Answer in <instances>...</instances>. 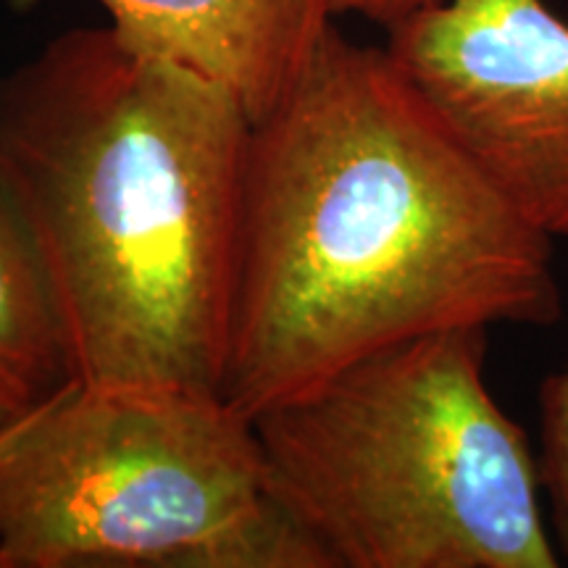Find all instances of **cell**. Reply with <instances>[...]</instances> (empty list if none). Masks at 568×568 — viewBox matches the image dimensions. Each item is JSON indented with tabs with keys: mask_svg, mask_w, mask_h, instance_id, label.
<instances>
[{
	"mask_svg": "<svg viewBox=\"0 0 568 568\" xmlns=\"http://www.w3.org/2000/svg\"><path fill=\"white\" fill-rule=\"evenodd\" d=\"M0 358L38 376L67 382L53 303L24 219L0 176Z\"/></svg>",
	"mask_w": 568,
	"mask_h": 568,
	"instance_id": "obj_7",
	"label": "cell"
},
{
	"mask_svg": "<svg viewBox=\"0 0 568 568\" xmlns=\"http://www.w3.org/2000/svg\"><path fill=\"white\" fill-rule=\"evenodd\" d=\"M487 326L368 355L253 418L266 487L335 568H558Z\"/></svg>",
	"mask_w": 568,
	"mask_h": 568,
	"instance_id": "obj_3",
	"label": "cell"
},
{
	"mask_svg": "<svg viewBox=\"0 0 568 568\" xmlns=\"http://www.w3.org/2000/svg\"><path fill=\"white\" fill-rule=\"evenodd\" d=\"M437 3V0H332V11L337 17H361L374 24L393 30L410 13L426 9V6Z\"/></svg>",
	"mask_w": 568,
	"mask_h": 568,
	"instance_id": "obj_10",
	"label": "cell"
},
{
	"mask_svg": "<svg viewBox=\"0 0 568 568\" xmlns=\"http://www.w3.org/2000/svg\"><path fill=\"white\" fill-rule=\"evenodd\" d=\"M51 389L55 387H45L38 376L0 358V439L17 429Z\"/></svg>",
	"mask_w": 568,
	"mask_h": 568,
	"instance_id": "obj_9",
	"label": "cell"
},
{
	"mask_svg": "<svg viewBox=\"0 0 568 568\" xmlns=\"http://www.w3.org/2000/svg\"><path fill=\"white\" fill-rule=\"evenodd\" d=\"M537 468L560 550L568 558V364L539 385Z\"/></svg>",
	"mask_w": 568,
	"mask_h": 568,
	"instance_id": "obj_8",
	"label": "cell"
},
{
	"mask_svg": "<svg viewBox=\"0 0 568 568\" xmlns=\"http://www.w3.org/2000/svg\"><path fill=\"white\" fill-rule=\"evenodd\" d=\"M552 264L387 48L332 24L253 124L222 397L255 418L406 339L548 329Z\"/></svg>",
	"mask_w": 568,
	"mask_h": 568,
	"instance_id": "obj_1",
	"label": "cell"
},
{
	"mask_svg": "<svg viewBox=\"0 0 568 568\" xmlns=\"http://www.w3.org/2000/svg\"><path fill=\"white\" fill-rule=\"evenodd\" d=\"M253 122L116 24L0 80V176L38 253L67 379L222 395Z\"/></svg>",
	"mask_w": 568,
	"mask_h": 568,
	"instance_id": "obj_2",
	"label": "cell"
},
{
	"mask_svg": "<svg viewBox=\"0 0 568 568\" xmlns=\"http://www.w3.org/2000/svg\"><path fill=\"white\" fill-rule=\"evenodd\" d=\"M109 21L201 71L261 122L335 24L332 0H98Z\"/></svg>",
	"mask_w": 568,
	"mask_h": 568,
	"instance_id": "obj_6",
	"label": "cell"
},
{
	"mask_svg": "<svg viewBox=\"0 0 568 568\" xmlns=\"http://www.w3.org/2000/svg\"><path fill=\"white\" fill-rule=\"evenodd\" d=\"M21 426V424H19ZM19 426H17V429H19ZM17 429H11L9 432V435H6L3 439H0V458H3L6 456V450H9V445H11V439H13V435H17Z\"/></svg>",
	"mask_w": 568,
	"mask_h": 568,
	"instance_id": "obj_11",
	"label": "cell"
},
{
	"mask_svg": "<svg viewBox=\"0 0 568 568\" xmlns=\"http://www.w3.org/2000/svg\"><path fill=\"white\" fill-rule=\"evenodd\" d=\"M385 48L506 201L568 237V21L548 0H437Z\"/></svg>",
	"mask_w": 568,
	"mask_h": 568,
	"instance_id": "obj_5",
	"label": "cell"
},
{
	"mask_svg": "<svg viewBox=\"0 0 568 568\" xmlns=\"http://www.w3.org/2000/svg\"><path fill=\"white\" fill-rule=\"evenodd\" d=\"M326 568L222 395L61 382L0 458V568Z\"/></svg>",
	"mask_w": 568,
	"mask_h": 568,
	"instance_id": "obj_4",
	"label": "cell"
}]
</instances>
